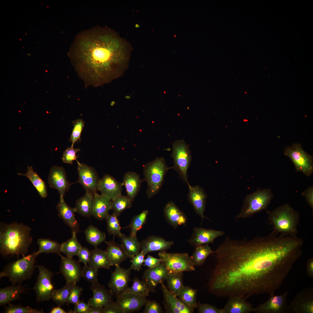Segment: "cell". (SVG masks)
Returning a JSON list of instances; mask_svg holds the SVG:
<instances>
[{
    "mask_svg": "<svg viewBox=\"0 0 313 313\" xmlns=\"http://www.w3.org/2000/svg\"><path fill=\"white\" fill-rule=\"evenodd\" d=\"M158 256L168 272H183L195 270L191 256L187 253H169L160 251Z\"/></svg>",
    "mask_w": 313,
    "mask_h": 313,
    "instance_id": "9",
    "label": "cell"
},
{
    "mask_svg": "<svg viewBox=\"0 0 313 313\" xmlns=\"http://www.w3.org/2000/svg\"><path fill=\"white\" fill-rule=\"evenodd\" d=\"M214 253L208 244L196 247L191 258L195 266L202 265L207 258L211 254Z\"/></svg>",
    "mask_w": 313,
    "mask_h": 313,
    "instance_id": "41",
    "label": "cell"
},
{
    "mask_svg": "<svg viewBox=\"0 0 313 313\" xmlns=\"http://www.w3.org/2000/svg\"><path fill=\"white\" fill-rule=\"evenodd\" d=\"M78 174V182L80 184L86 192L94 194L97 190L99 180L97 172L92 167L84 163L77 161Z\"/></svg>",
    "mask_w": 313,
    "mask_h": 313,
    "instance_id": "14",
    "label": "cell"
},
{
    "mask_svg": "<svg viewBox=\"0 0 313 313\" xmlns=\"http://www.w3.org/2000/svg\"><path fill=\"white\" fill-rule=\"evenodd\" d=\"M122 186V183L113 177L106 174L99 179L97 190L101 192V195L112 201L121 194Z\"/></svg>",
    "mask_w": 313,
    "mask_h": 313,
    "instance_id": "24",
    "label": "cell"
},
{
    "mask_svg": "<svg viewBox=\"0 0 313 313\" xmlns=\"http://www.w3.org/2000/svg\"><path fill=\"white\" fill-rule=\"evenodd\" d=\"M76 233L75 232H72L71 238L61 244V252L67 257L72 258L77 256L82 247L77 240Z\"/></svg>",
    "mask_w": 313,
    "mask_h": 313,
    "instance_id": "39",
    "label": "cell"
},
{
    "mask_svg": "<svg viewBox=\"0 0 313 313\" xmlns=\"http://www.w3.org/2000/svg\"><path fill=\"white\" fill-rule=\"evenodd\" d=\"M183 278V272H168L165 279L168 289L176 296L184 286Z\"/></svg>",
    "mask_w": 313,
    "mask_h": 313,
    "instance_id": "36",
    "label": "cell"
},
{
    "mask_svg": "<svg viewBox=\"0 0 313 313\" xmlns=\"http://www.w3.org/2000/svg\"><path fill=\"white\" fill-rule=\"evenodd\" d=\"M37 243L39 249L36 252L37 255L42 253L60 254L61 244L55 241L48 239L40 238L38 239Z\"/></svg>",
    "mask_w": 313,
    "mask_h": 313,
    "instance_id": "40",
    "label": "cell"
},
{
    "mask_svg": "<svg viewBox=\"0 0 313 313\" xmlns=\"http://www.w3.org/2000/svg\"><path fill=\"white\" fill-rule=\"evenodd\" d=\"M131 270L125 269L120 265L115 266V270L112 272L108 283L110 290L116 296L124 293L128 287Z\"/></svg>",
    "mask_w": 313,
    "mask_h": 313,
    "instance_id": "15",
    "label": "cell"
},
{
    "mask_svg": "<svg viewBox=\"0 0 313 313\" xmlns=\"http://www.w3.org/2000/svg\"><path fill=\"white\" fill-rule=\"evenodd\" d=\"M98 269L89 265H84L82 270V277L92 283L98 281Z\"/></svg>",
    "mask_w": 313,
    "mask_h": 313,
    "instance_id": "50",
    "label": "cell"
},
{
    "mask_svg": "<svg viewBox=\"0 0 313 313\" xmlns=\"http://www.w3.org/2000/svg\"><path fill=\"white\" fill-rule=\"evenodd\" d=\"M168 273V271L161 263L155 267L145 270L142 277V281L150 292H155L157 285L163 283Z\"/></svg>",
    "mask_w": 313,
    "mask_h": 313,
    "instance_id": "18",
    "label": "cell"
},
{
    "mask_svg": "<svg viewBox=\"0 0 313 313\" xmlns=\"http://www.w3.org/2000/svg\"><path fill=\"white\" fill-rule=\"evenodd\" d=\"M197 293V290L184 286L178 296L186 306L194 311L198 304L196 299Z\"/></svg>",
    "mask_w": 313,
    "mask_h": 313,
    "instance_id": "38",
    "label": "cell"
},
{
    "mask_svg": "<svg viewBox=\"0 0 313 313\" xmlns=\"http://www.w3.org/2000/svg\"><path fill=\"white\" fill-rule=\"evenodd\" d=\"M36 267L39 270V274L33 287L36 295V302L48 301L51 298L55 289L52 281L53 274L43 265Z\"/></svg>",
    "mask_w": 313,
    "mask_h": 313,
    "instance_id": "11",
    "label": "cell"
},
{
    "mask_svg": "<svg viewBox=\"0 0 313 313\" xmlns=\"http://www.w3.org/2000/svg\"><path fill=\"white\" fill-rule=\"evenodd\" d=\"M148 213V212L147 210H144L132 218L128 227L131 230L130 235L136 236L138 231L145 223Z\"/></svg>",
    "mask_w": 313,
    "mask_h": 313,
    "instance_id": "45",
    "label": "cell"
},
{
    "mask_svg": "<svg viewBox=\"0 0 313 313\" xmlns=\"http://www.w3.org/2000/svg\"><path fill=\"white\" fill-rule=\"evenodd\" d=\"M284 154L291 160L296 172H301L307 176L313 173V157L304 150L300 143H295L285 148Z\"/></svg>",
    "mask_w": 313,
    "mask_h": 313,
    "instance_id": "10",
    "label": "cell"
},
{
    "mask_svg": "<svg viewBox=\"0 0 313 313\" xmlns=\"http://www.w3.org/2000/svg\"><path fill=\"white\" fill-rule=\"evenodd\" d=\"M133 281L132 285L131 287H128L124 293H131L146 297L149 296V293L150 292L142 281L139 280L137 277H135Z\"/></svg>",
    "mask_w": 313,
    "mask_h": 313,
    "instance_id": "46",
    "label": "cell"
},
{
    "mask_svg": "<svg viewBox=\"0 0 313 313\" xmlns=\"http://www.w3.org/2000/svg\"><path fill=\"white\" fill-rule=\"evenodd\" d=\"M88 264L98 270L101 268L109 269L111 266L105 251L97 248L91 251L90 257Z\"/></svg>",
    "mask_w": 313,
    "mask_h": 313,
    "instance_id": "37",
    "label": "cell"
},
{
    "mask_svg": "<svg viewBox=\"0 0 313 313\" xmlns=\"http://www.w3.org/2000/svg\"><path fill=\"white\" fill-rule=\"evenodd\" d=\"M3 312L6 313H43L42 310H38L29 306L20 305H14L10 303L5 307Z\"/></svg>",
    "mask_w": 313,
    "mask_h": 313,
    "instance_id": "48",
    "label": "cell"
},
{
    "mask_svg": "<svg viewBox=\"0 0 313 313\" xmlns=\"http://www.w3.org/2000/svg\"><path fill=\"white\" fill-rule=\"evenodd\" d=\"M303 243L296 235L273 233L249 240L227 237L215 251L214 283L226 297L274 293L301 256Z\"/></svg>",
    "mask_w": 313,
    "mask_h": 313,
    "instance_id": "1",
    "label": "cell"
},
{
    "mask_svg": "<svg viewBox=\"0 0 313 313\" xmlns=\"http://www.w3.org/2000/svg\"><path fill=\"white\" fill-rule=\"evenodd\" d=\"M169 168L163 157L157 158L145 165L143 173L148 185L147 194L148 198L152 197L159 192Z\"/></svg>",
    "mask_w": 313,
    "mask_h": 313,
    "instance_id": "6",
    "label": "cell"
},
{
    "mask_svg": "<svg viewBox=\"0 0 313 313\" xmlns=\"http://www.w3.org/2000/svg\"><path fill=\"white\" fill-rule=\"evenodd\" d=\"M50 313H66V312L60 307L59 305L53 307L50 312Z\"/></svg>",
    "mask_w": 313,
    "mask_h": 313,
    "instance_id": "63",
    "label": "cell"
},
{
    "mask_svg": "<svg viewBox=\"0 0 313 313\" xmlns=\"http://www.w3.org/2000/svg\"><path fill=\"white\" fill-rule=\"evenodd\" d=\"M118 216L114 213L109 214L105 219L107 224V230L109 234L119 236L122 233L121 227Z\"/></svg>",
    "mask_w": 313,
    "mask_h": 313,
    "instance_id": "47",
    "label": "cell"
},
{
    "mask_svg": "<svg viewBox=\"0 0 313 313\" xmlns=\"http://www.w3.org/2000/svg\"><path fill=\"white\" fill-rule=\"evenodd\" d=\"M141 181L138 175L133 172H128L124 175L122 185L126 188L127 196L132 202L140 188Z\"/></svg>",
    "mask_w": 313,
    "mask_h": 313,
    "instance_id": "31",
    "label": "cell"
},
{
    "mask_svg": "<svg viewBox=\"0 0 313 313\" xmlns=\"http://www.w3.org/2000/svg\"><path fill=\"white\" fill-rule=\"evenodd\" d=\"M130 45L112 29L95 26L76 36L69 55L78 74L88 85L97 86L118 77L125 69Z\"/></svg>",
    "mask_w": 313,
    "mask_h": 313,
    "instance_id": "2",
    "label": "cell"
},
{
    "mask_svg": "<svg viewBox=\"0 0 313 313\" xmlns=\"http://www.w3.org/2000/svg\"><path fill=\"white\" fill-rule=\"evenodd\" d=\"M221 231L208 229L202 228H195L188 242L196 247L212 243L216 238L223 235Z\"/></svg>",
    "mask_w": 313,
    "mask_h": 313,
    "instance_id": "23",
    "label": "cell"
},
{
    "mask_svg": "<svg viewBox=\"0 0 313 313\" xmlns=\"http://www.w3.org/2000/svg\"><path fill=\"white\" fill-rule=\"evenodd\" d=\"M174 161L173 168L188 184L187 171L191 161L189 147L183 140H178L173 144L171 155Z\"/></svg>",
    "mask_w": 313,
    "mask_h": 313,
    "instance_id": "8",
    "label": "cell"
},
{
    "mask_svg": "<svg viewBox=\"0 0 313 313\" xmlns=\"http://www.w3.org/2000/svg\"><path fill=\"white\" fill-rule=\"evenodd\" d=\"M74 309L72 312L74 313H87L91 306L84 301L83 300H80L74 304Z\"/></svg>",
    "mask_w": 313,
    "mask_h": 313,
    "instance_id": "57",
    "label": "cell"
},
{
    "mask_svg": "<svg viewBox=\"0 0 313 313\" xmlns=\"http://www.w3.org/2000/svg\"><path fill=\"white\" fill-rule=\"evenodd\" d=\"M196 308L199 313H225L223 308L219 309L209 304L198 303Z\"/></svg>",
    "mask_w": 313,
    "mask_h": 313,
    "instance_id": "53",
    "label": "cell"
},
{
    "mask_svg": "<svg viewBox=\"0 0 313 313\" xmlns=\"http://www.w3.org/2000/svg\"><path fill=\"white\" fill-rule=\"evenodd\" d=\"M56 208L59 216L70 227L72 232H79V226L74 215L76 210L75 208L71 207L66 203L63 196H60Z\"/></svg>",
    "mask_w": 313,
    "mask_h": 313,
    "instance_id": "25",
    "label": "cell"
},
{
    "mask_svg": "<svg viewBox=\"0 0 313 313\" xmlns=\"http://www.w3.org/2000/svg\"><path fill=\"white\" fill-rule=\"evenodd\" d=\"M48 180L50 187L57 190L60 196H64L71 185L67 180L65 170L62 167L54 166L52 167Z\"/></svg>",
    "mask_w": 313,
    "mask_h": 313,
    "instance_id": "19",
    "label": "cell"
},
{
    "mask_svg": "<svg viewBox=\"0 0 313 313\" xmlns=\"http://www.w3.org/2000/svg\"><path fill=\"white\" fill-rule=\"evenodd\" d=\"M268 218L274 230L273 233L284 236H295L300 220L299 213L288 203L272 211H267Z\"/></svg>",
    "mask_w": 313,
    "mask_h": 313,
    "instance_id": "4",
    "label": "cell"
},
{
    "mask_svg": "<svg viewBox=\"0 0 313 313\" xmlns=\"http://www.w3.org/2000/svg\"><path fill=\"white\" fill-rule=\"evenodd\" d=\"M173 244L172 241H167L160 236H151L140 242L141 251L146 255L151 252L166 251Z\"/></svg>",
    "mask_w": 313,
    "mask_h": 313,
    "instance_id": "26",
    "label": "cell"
},
{
    "mask_svg": "<svg viewBox=\"0 0 313 313\" xmlns=\"http://www.w3.org/2000/svg\"><path fill=\"white\" fill-rule=\"evenodd\" d=\"M132 201L127 196L119 195L112 201L111 209L118 216L124 210L131 207Z\"/></svg>",
    "mask_w": 313,
    "mask_h": 313,
    "instance_id": "44",
    "label": "cell"
},
{
    "mask_svg": "<svg viewBox=\"0 0 313 313\" xmlns=\"http://www.w3.org/2000/svg\"><path fill=\"white\" fill-rule=\"evenodd\" d=\"M189 192L188 199L195 212L201 217L202 221L206 217L204 215L207 195L204 190L199 185H188Z\"/></svg>",
    "mask_w": 313,
    "mask_h": 313,
    "instance_id": "21",
    "label": "cell"
},
{
    "mask_svg": "<svg viewBox=\"0 0 313 313\" xmlns=\"http://www.w3.org/2000/svg\"><path fill=\"white\" fill-rule=\"evenodd\" d=\"M74 284L72 282H66V284L61 288L54 289L51 298L58 305H62L66 303L70 293Z\"/></svg>",
    "mask_w": 313,
    "mask_h": 313,
    "instance_id": "43",
    "label": "cell"
},
{
    "mask_svg": "<svg viewBox=\"0 0 313 313\" xmlns=\"http://www.w3.org/2000/svg\"><path fill=\"white\" fill-rule=\"evenodd\" d=\"M91 256V251L85 247H82L80 250L77 256L79 257V261L83 263L85 265H87L90 261Z\"/></svg>",
    "mask_w": 313,
    "mask_h": 313,
    "instance_id": "56",
    "label": "cell"
},
{
    "mask_svg": "<svg viewBox=\"0 0 313 313\" xmlns=\"http://www.w3.org/2000/svg\"><path fill=\"white\" fill-rule=\"evenodd\" d=\"M117 297L115 302L123 313L138 311L148 301L145 296L131 293H123Z\"/></svg>",
    "mask_w": 313,
    "mask_h": 313,
    "instance_id": "16",
    "label": "cell"
},
{
    "mask_svg": "<svg viewBox=\"0 0 313 313\" xmlns=\"http://www.w3.org/2000/svg\"><path fill=\"white\" fill-rule=\"evenodd\" d=\"M121 239L122 247L128 257L132 258L141 251L140 243L137 236H127L121 233L119 236Z\"/></svg>",
    "mask_w": 313,
    "mask_h": 313,
    "instance_id": "33",
    "label": "cell"
},
{
    "mask_svg": "<svg viewBox=\"0 0 313 313\" xmlns=\"http://www.w3.org/2000/svg\"><path fill=\"white\" fill-rule=\"evenodd\" d=\"M103 307H90L87 313H103Z\"/></svg>",
    "mask_w": 313,
    "mask_h": 313,
    "instance_id": "62",
    "label": "cell"
},
{
    "mask_svg": "<svg viewBox=\"0 0 313 313\" xmlns=\"http://www.w3.org/2000/svg\"><path fill=\"white\" fill-rule=\"evenodd\" d=\"M306 272L307 276L312 279L313 277V259H308L306 263Z\"/></svg>",
    "mask_w": 313,
    "mask_h": 313,
    "instance_id": "61",
    "label": "cell"
},
{
    "mask_svg": "<svg viewBox=\"0 0 313 313\" xmlns=\"http://www.w3.org/2000/svg\"><path fill=\"white\" fill-rule=\"evenodd\" d=\"M289 291L276 295L274 293L270 294V297L265 302L253 308L252 312L257 313H288L287 296Z\"/></svg>",
    "mask_w": 313,
    "mask_h": 313,
    "instance_id": "12",
    "label": "cell"
},
{
    "mask_svg": "<svg viewBox=\"0 0 313 313\" xmlns=\"http://www.w3.org/2000/svg\"><path fill=\"white\" fill-rule=\"evenodd\" d=\"M93 194L86 192L85 194L77 199L75 208L76 212L83 216L89 217L92 215Z\"/></svg>",
    "mask_w": 313,
    "mask_h": 313,
    "instance_id": "34",
    "label": "cell"
},
{
    "mask_svg": "<svg viewBox=\"0 0 313 313\" xmlns=\"http://www.w3.org/2000/svg\"><path fill=\"white\" fill-rule=\"evenodd\" d=\"M61 257L60 270L66 281V282L74 284L79 282L82 277V270L79 262L72 258L59 254Z\"/></svg>",
    "mask_w": 313,
    "mask_h": 313,
    "instance_id": "17",
    "label": "cell"
},
{
    "mask_svg": "<svg viewBox=\"0 0 313 313\" xmlns=\"http://www.w3.org/2000/svg\"><path fill=\"white\" fill-rule=\"evenodd\" d=\"M73 129L69 138L70 141L72 143V145L74 146V143L80 141L81 134L84 126L85 122L82 119H78L73 121Z\"/></svg>",
    "mask_w": 313,
    "mask_h": 313,
    "instance_id": "49",
    "label": "cell"
},
{
    "mask_svg": "<svg viewBox=\"0 0 313 313\" xmlns=\"http://www.w3.org/2000/svg\"><path fill=\"white\" fill-rule=\"evenodd\" d=\"M143 313H162V309L159 304L155 301L148 300L145 305Z\"/></svg>",
    "mask_w": 313,
    "mask_h": 313,
    "instance_id": "55",
    "label": "cell"
},
{
    "mask_svg": "<svg viewBox=\"0 0 313 313\" xmlns=\"http://www.w3.org/2000/svg\"><path fill=\"white\" fill-rule=\"evenodd\" d=\"M83 290L82 287H79L76 285V284H74L70 293L66 305L70 304L74 305L79 301Z\"/></svg>",
    "mask_w": 313,
    "mask_h": 313,
    "instance_id": "52",
    "label": "cell"
},
{
    "mask_svg": "<svg viewBox=\"0 0 313 313\" xmlns=\"http://www.w3.org/2000/svg\"><path fill=\"white\" fill-rule=\"evenodd\" d=\"M288 313H313V289H304L298 292L288 305Z\"/></svg>",
    "mask_w": 313,
    "mask_h": 313,
    "instance_id": "13",
    "label": "cell"
},
{
    "mask_svg": "<svg viewBox=\"0 0 313 313\" xmlns=\"http://www.w3.org/2000/svg\"><path fill=\"white\" fill-rule=\"evenodd\" d=\"M161 263V260L160 258H157L148 255L146 259H145L143 265L149 268H152L157 266Z\"/></svg>",
    "mask_w": 313,
    "mask_h": 313,
    "instance_id": "58",
    "label": "cell"
},
{
    "mask_svg": "<svg viewBox=\"0 0 313 313\" xmlns=\"http://www.w3.org/2000/svg\"><path fill=\"white\" fill-rule=\"evenodd\" d=\"M103 313H123L115 302L103 307Z\"/></svg>",
    "mask_w": 313,
    "mask_h": 313,
    "instance_id": "60",
    "label": "cell"
},
{
    "mask_svg": "<svg viewBox=\"0 0 313 313\" xmlns=\"http://www.w3.org/2000/svg\"><path fill=\"white\" fill-rule=\"evenodd\" d=\"M31 228L22 223H13L0 225V253L3 256L9 255L25 256L32 241Z\"/></svg>",
    "mask_w": 313,
    "mask_h": 313,
    "instance_id": "3",
    "label": "cell"
},
{
    "mask_svg": "<svg viewBox=\"0 0 313 313\" xmlns=\"http://www.w3.org/2000/svg\"><path fill=\"white\" fill-rule=\"evenodd\" d=\"M91 289L93 296L88 303L91 307H104L114 302L112 293L98 281L92 283Z\"/></svg>",
    "mask_w": 313,
    "mask_h": 313,
    "instance_id": "20",
    "label": "cell"
},
{
    "mask_svg": "<svg viewBox=\"0 0 313 313\" xmlns=\"http://www.w3.org/2000/svg\"><path fill=\"white\" fill-rule=\"evenodd\" d=\"M163 212L166 221L174 228L176 229L186 223L187 218L185 214L172 201L167 203Z\"/></svg>",
    "mask_w": 313,
    "mask_h": 313,
    "instance_id": "27",
    "label": "cell"
},
{
    "mask_svg": "<svg viewBox=\"0 0 313 313\" xmlns=\"http://www.w3.org/2000/svg\"><path fill=\"white\" fill-rule=\"evenodd\" d=\"M145 255L143 252H140L132 257L130 262L131 264L130 268L132 270L139 271L143 265Z\"/></svg>",
    "mask_w": 313,
    "mask_h": 313,
    "instance_id": "54",
    "label": "cell"
},
{
    "mask_svg": "<svg viewBox=\"0 0 313 313\" xmlns=\"http://www.w3.org/2000/svg\"><path fill=\"white\" fill-rule=\"evenodd\" d=\"M227 303L223 308L225 313H249L252 312V305L241 296L229 297Z\"/></svg>",
    "mask_w": 313,
    "mask_h": 313,
    "instance_id": "28",
    "label": "cell"
},
{
    "mask_svg": "<svg viewBox=\"0 0 313 313\" xmlns=\"http://www.w3.org/2000/svg\"><path fill=\"white\" fill-rule=\"evenodd\" d=\"M107 247L105 251L111 266L120 265L128 256L121 245L114 241H105Z\"/></svg>",
    "mask_w": 313,
    "mask_h": 313,
    "instance_id": "30",
    "label": "cell"
},
{
    "mask_svg": "<svg viewBox=\"0 0 313 313\" xmlns=\"http://www.w3.org/2000/svg\"><path fill=\"white\" fill-rule=\"evenodd\" d=\"M304 196L308 204L311 208H313V186L308 187L305 190L301 193Z\"/></svg>",
    "mask_w": 313,
    "mask_h": 313,
    "instance_id": "59",
    "label": "cell"
},
{
    "mask_svg": "<svg viewBox=\"0 0 313 313\" xmlns=\"http://www.w3.org/2000/svg\"><path fill=\"white\" fill-rule=\"evenodd\" d=\"M84 232L87 241L95 248L104 241L105 239V233L92 225H89Z\"/></svg>",
    "mask_w": 313,
    "mask_h": 313,
    "instance_id": "42",
    "label": "cell"
},
{
    "mask_svg": "<svg viewBox=\"0 0 313 313\" xmlns=\"http://www.w3.org/2000/svg\"><path fill=\"white\" fill-rule=\"evenodd\" d=\"M24 289L21 284L12 285L0 289V305L3 306L12 301L20 299L21 294Z\"/></svg>",
    "mask_w": 313,
    "mask_h": 313,
    "instance_id": "32",
    "label": "cell"
},
{
    "mask_svg": "<svg viewBox=\"0 0 313 313\" xmlns=\"http://www.w3.org/2000/svg\"><path fill=\"white\" fill-rule=\"evenodd\" d=\"M273 197L270 189H258L248 195L244 200L240 213L237 218H248L266 210Z\"/></svg>",
    "mask_w": 313,
    "mask_h": 313,
    "instance_id": "7",
    "label": "cell"
},
{
    "mask_svg": "<svg viewBox=\"0 0 313 313\" xmlns=\"http://www.w3.org/2000/svg\"><path fill=\"white\" fill-rule=\"evenodd\" d=\"M26 173H18L17 174L26 177L36 189L40 197L42 198L47 197L48 195L46 185L44 182L34 172L32 166H28Z\"/></svg>",
    "mask_w": 313,
    "mask_h": 313,
    "instance_id": "35",
    "label": "cell"
},
{
    "mask_svg": "<svg viewBox=\"0 0 313 313\" xmlns=\"http://www.w3.org/2000/svg\"><path fill=\"white\" fill-rule=\"evenodd\" d=\"M80 150L79 148L74 149L73 146L71 145L64 152L62 157V161L64 163L70 164H72L74 161L76 160L77 162L78 156H77L76 154Z\"/></svg>",
    "mask_w": 313,
    "mask_h": 313,
    "instance_id": "51",
    "label": "cell"
},
{
    "mask_svg": "<svg viewBox=\"0 0 313 313\" xmlns=\"http://www.w3.org/2000/svg\"><path fill=\"white\" fill-rule=\"evenodd\" d=\"M161 284L164 299L163 303L166 312L192 313L194 312L183 303L176 296L171 293L163 283Z\"/></svg>",
    "mask_w": 313,
    "mask_h": 313,
    "instance_id": "22",
    "label": "cell"
},
{
    "mask_svg": "<svg viewBox=\"0 0 313 313\" xmlns=\"http://www.w3.org/2000/svg\"><path fill=\"white\" fill-rule=\"evenodd\" d=\"M36 252L7 264L0 273V278L8 277L13 284H21L30 279L36 267Z\"/></svg>",
    "mask_w": 313,
    "mask_h": 313,
    "instance_id": "5",
    "label": "cell"
},
{
    "mask_svg": "<svg viewBox=\"0 0 313 313\" xmlns=\"http://www.w3.org/2000/svg\"><path fill=\"white\" fill-rule=\"evenodd\" d=\"M112 201L97 192L93 194L92 215L100 220L105 219L111 209Z\"/></svg>",
    "mask_w": 313,
    "mask_h": 313,
    "instance_id": "29",
    "label": "cell"
}]
</instances>
